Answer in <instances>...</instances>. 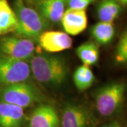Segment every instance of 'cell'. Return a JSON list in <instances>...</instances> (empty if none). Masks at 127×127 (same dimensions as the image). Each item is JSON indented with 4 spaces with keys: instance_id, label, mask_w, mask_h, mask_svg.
Instances as JSON below:
<instances>
[{
    "instance_id": "6da1fadb",
    "label": "cell",
    "mask_w": 127,
    "mask_h": 127,
    "mask_svg": "<svg viewBox=\"0 0 127 127\" xmlns=\"http://www.w3.org/2000/svg\"><path fill=\"white\" fill-rule=\"evenodd\" d=\"M33 77L46 85L59 86L68 74V66L65 60L59 56L34 55L29 62Z\"/></svg>"
},
{
    "instance_id": "7a4b0ae2",
    "label": "cell",
    "mask_w": 127,
    "mask_h": 127,
    "mask_svg": "<svg viewBox=\"0 0 127 127\" xmlns=\"http://www.w3.org/2000/svg\"><path fill=\"white\" fill-rule=\"evenodd\" d=\"M127 85L122 81L109 82L96 91L95 107L103 117H110L117 114L124 102Z\"/></svg>"
},
{
    "instance_id": "3957f363",
    "label": "cell",
    "mask_w": 127,
    "mask_h": 127,
    "mask_svg": "<svg viewBox=\"0 0 127 127\" xmlns=\"http://www.w3.org/2000/svg\"><path fill=\"white\" fill-rule=\"evenodd\" d=\"M15 12L18 18L16 34L37 42L42 32L48 27L49 22L39 11L24 4L23 0L16 1Z\"/></svg>"
},
{
    "instance_id": "277c9868",
    "label": "cell",
    "mask_w": 127,
    "mask_h": 127,
    "mask_svg": "<svg viewBox=\"0 0 127 127\" xmlns=\"http://www.w3.org/2000/svg\"><path fill=\"white\" fill-rule=\"evenodd\" d=\"M42 100L40 91L28 81L0 87V102L15 104L23 109L31 107Z\"/></svg>"
},
{
    "instance_id": "5b68a950",
    "label": "cell",
    "mask_w": 127,
    "mask_h": 127,
    "mask_svg": "<svg viewBox=\"0 0 127 127\" xmlns=\"http://www.w3.org/2000/svg\"><path fill=\"white\" fill-rule=\"evenodd\" d=\"M31 74L28 62L0 53V86L28 81Z\"/></svg>"
},
{
    "instance_id": "8992f818",
    "label": "cell",
    "mask_w": 127,
    "mask_h": 127,
    "mask_svg": "<svg viewBox=\"0 0 127 127\" xmlns=\"http://www.w3.org/2000/svg\"><path fill=\"white\" fill-rule=\"evenodd\" d=\"M35 42L18 35H7L0 38V53L14 59L30 62L35 55Z\"/></svg>"
},
{
    "instance_id": "52a82bcc",
    "label": "cell",
    "mask_w": 127,
    "mask_h": 127,
    "mask_svg": "<svg viewBox=\"0 0 127 127\" xmlns=\"http://www.w3.org/2000/svg\"><path fill=\"white\" fill-rule=\"evenodd\" d=\"M92 122V114L86 107L73 103L64 107L60 120L62 127H90Z\"/></svg>"
},
{
    "instance_id": "ba28073f",
    "label": "cell",
    "mask_w": 127,
    "mask_h": 127,
    "mask_svg": "<svg viewBox=\"0 0 127 127\" xmlns=\"http://www.w3.org/2000/svg\"><path fill=\"white\" fill-rule=\"evenodd\" d=\"M42 49L50 53L60 52L72 47L71 37L66 32L45 31L37 41Z\"/></svg>"
},
{
    "instance_id": "9c48e42d",
    "label": "cell",
    "mask_w": 127,
    "mask_h": 127,
    "mask_svg": "<svg viewBox=\"0 0 127 127\" xmlns=\"http://www.w3.org/2000/svg\"><path fill=\"white\" fill-rule=\"evenodd\" d=\"M59 115L54 106L42 104L32 112L28 122L29 127H59Z\"/></svg>"
},
{
    "instance_id": "30bf717a",
    "label": "cell",
    "mask_w": 127,
    "mask_h": 127,
    "mask_svg": "<svg viewBox=\"0 0 127 127\" xmlns=\"http://www.w3.org/2000/svg\"><path fill=\"white\" fill-rule=\"evenodd\" d=\"M64 31L69 35H78L84 31L88 25L86 9L68 8L64 13L61 20Z\"/></svg>"
},
{
    "instance_id": "8fae6325",
    "label": "cell",
    "mask_w": 127,
    "mask_h": 127,
    "mask_svg": "<svg viewBox=\"0 0 127 127\" xmlns=\"http://www.w3.org/2000/svg\"><path fill=\"white\" fill-rule=\"evenodd\" d=\"M26 120L23 108L0 102V127H21Z\"/></svg>"
},
{
    "instance_id": "7c38bea8",
    "label": "cell",
    "mask_w": 127,
    "mask_h": 127,
    "mask_svg": "<svg viewBox=\"0 0 127 127\" xmlns=\"http://www.w3.org/2000/svg\"><path fill=\"white\" fill-rule=\"evenodd\" d=\"M39 13L48 22L59 23L61 22L66 0H42L37 2Z\"/></svg>"
},
{
    "instance_id": "4fadbf2b",
    "label": "cell",
    "mask_w": 127,
    "mask_h": 127,
    "mask_svg": "<svg viewBox=\"0 0 127 127\" xmlns=\"http://www.w3.org/2000/svg\"><path fill=\"white\" fill-rule=\"evenodd\" d=\"M18 26V18L7 0H0V35L15 32Z\"/></svg>"
},
{
    "instance_id": "5bb4252c",
    "label": "cell",
    "mask_w": 127,
    "mask_h": 127,
    "mask_svg": "<svg viewBox=\"0 0 127 127\" xmlns=\"http://www.w3.org/2000/svg\"><path fill=\"white\" fill-rule=\"evenodd\" d=\"M122 12V5L117 0H100L96 14L100 21L113 23Z\"/></svg>"
},
{
    "instance_id": "9a60e30c",
    "label": "cell",
    "mask_w": 127,
    "mask_h": 127,
    "mask_svg": "<svg viewBox=\"0 0 127 127\" xmlns=\"http://www.w3.org/2000/svg\"><path fill=\"white\" fill-rule=\"evenodd\" d=\"M76 54L84 65L91 66L98 62L100 58V49L95 42H86L78 47Z\"/></svg>"
},
{
    "instance_id": "2e32d148",
    "label": "cell",
    "mask_w": 127,
    "mask_h": 127,
    "mask_svg": "<svg viewBox=\"0 0 127 127\" xmlns=\"http://www.w3.org/2000/svg\"><path fill=\"white\" fill-rule=\"evenodd\" d=\"M91 33L95 42L98 45H106L113 40L115 29L113 23L99 21L92 26Z\"/></svg>"
},
{
    "instance_id": "e0dca14e",
    "label": "cell",
    "mask_w": 127,
    "mask_h": 127,
    "mask_svg": "<svg viewBox=\"0 0 127 127\" xmlns=\"http://www.w3.org/2000/svg\"><path fill=\"white\" fill-rule=\"evenodd\" d=\"M73 80L78 91H84L90 88L95 82V75L90 66L81 65L78 66L73 74Z\"/></svg>"
},
{
    "instance_id": "ac0fdd59",
    "label": "cell",
    "mask_w": 127,
    "mask_h": 127,
    "mask_svg": "<svg viewBox=\"0 0 127 127\" xmlns=\"http://www.w3.org/2000/svg\"><path fill=\"white\" fill-rule=\"evenodd\" d=\"M114 61L119 65H127V28L119 39L114 52Z\"/></svg>"
},
{
    "instance_id": "d6986e66",
    "label": "cell",
    "mask_w": 127,
    "mask_h": 127,
    "mask_svg": "<svg viewBox=\"0 0 127 127\" xmlns=\"http://www.w3.org/2000/svg\"><path fill=\"white\" fill-rule=\"evenodd\" d=\"M95 0H66L68 8L75 9H86Z\"/></svg>"
},
{
    "instance_id": "ffe728a7",
    "label": "cell",
    "mask_w": 127,
    "mask_h": 127,
    "mask_svg": "<svg viewBox=\"0 0 127 127\" xmlns=\"http://www.w3.org/2000/svg\"><path fill=\"white\" fill-rule=\"evenodd\" d=\"M100 127H123L118 121H112L111 122L104 124Z\"/></svg>"
},
{
    "instance_id": "44dd1931",
    "label": "cell",
    "mask_w": 127,
    "mask_h": 127,
    "mask_svg": "<svg viewBox=\"0 0 127 127\" xmlns=\"http://www.w3.org/2000/svg\"><path fill=\"white\" fill-rule=\"evenodd\" d=\"M118 2H119L121 5L124 6H127V0H117Z\"/></svg>"
},
{
    "instance_id": "7402d4cb",
    "label": "cell",
    "mask_w": 127,
    "mask_h": 127,
    "mask_svg": "<svg viewBox=\"0 0 127 127\" xmlns=\"http://www.w3.org/2000/svg\"><path fill=\"white\" fill-rule=\"evenodd\" d=\"M36 3H37V2H39V1H42V0H34Z\"/></svg>"
}]
</instances>
